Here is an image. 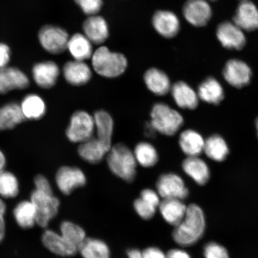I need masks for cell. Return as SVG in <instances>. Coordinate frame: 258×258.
<instances>
[{
    "instance_id": "6da1fadb",
    "label": "cell",
    "mask_w": 258,
    "mask_h": 258,
    "mask_svg": "<svg viewBox=\"0 0 258 258\" xmlns=\"http://www.w3.org/2000/svg\"><path fill=\"white\" fill-rule=\"evenodd\" d=\"M205 228L206 219L203 210L196 204L189 205L187 206L184 218L174 229L173 240L180 246H192L201 239Z\"/></svg>"
},
{
    "instance_id": "7a4b0ae2",
    "label": "cell",
    "mask_w": 258,
    "mask_h": 258,
    "mask_svg": "<svg viewBox=\"0 0 258 258\" xmlns=\"http://www.w3.org/2000/svg\"><path fill=\"white\" fill-rule=\"evenodd\" d=\"M92 69L99 76L112 79L120 77L127 69L128 60L124 54L102 46L91 57Z\"/></svg>"
},
{
    "instance_id": "3957f363",
    "label": "cell",
    "mask_w": 258,
    "mask_h": 258,
    "mask_svg": "<svg viewBox=\"0 0 258 258\" xmlns=\"http://www.w3.org/2000/svg\"><path fill=\"white\" fill-rule=\"evenodd\" d=\"M108 168L115 176L127 182H133L137 173V165L134 151L126 145H112L106 156Z\"/></svg>"
},
{
    "instance_id": "277c9868",
    "label": "cell",
    "mask_w": 258,
    "mask_h": 258,
    "mask_svg": "<svg viewBox=\"0 0 258 258\" xmlns=\"http://www.w3.org/2000/svg\"><path fill=\"white\" fill-rule=\"evenodd\" d=\"M150 117V122L154 130L166 136L175 135L183 124L182 115L162 102L153 105Z\"/></svg>"
},
{
    "instance_id": "5b68a950",
    "label": "cell",
    "mask_w": 258,
    "mask_h": 258,
    "mask_svg": "<svg viewBox=\"0 0 258 258\" xmlns=\"http://www.w3.org/2000/svg\"><path fill=\"white\" fill-rule=\"evenodd\" d=\"M95 120L93 115L84 110L74 112L71 116L66 135L68 140L74 144H81L94 137Z\"/></svg>"
},
{
    "instance_id": "8992f818",
    "label": "cell",
    "mask_w": 258,
    "mask_h": 258,
    "mask_svg": "<svg viewBox=\"0 0 258 258\" xmlns=\"http://www.w3.org/2000/svg\"><path fill=\"white\" fill-rule=\"evenodd\" d=\"M30 201L36 209L37 225L42 228H46L58 214L60 206L59 199L53 194L34 189L31 193Z\"/></svg>"
},
{
    "instance_id": "52a82bcc",
    "label": "cell",
    "mask_w": 258,
    "mask_h": 258,
    "mask_svg": "<svg viewBox=\"0 0 258 258\" xmlns=\"http://www.w3.org/2000/svg\"><path fill=\"white\" fill-rule=\"evenodd\" d=\"M38 37L41 46L47 52L59 54L67 50L70 35L62 28L46 25L40 29Z\"/></svg>"
},
{
    "instance_id": "ba28073f",
    "label": "cell",
    "mask_w": 258,
    "mask_h": 258,
    "mask_svg": "<svg viewBox=\"0 0 258 258\" xmlns=\"http://www.w3.org/2000/svg\"><path fill=\"white\" fill-rule=\"evenodd\" d=\"M157 192L163 199H185L189 191L184 181L175 173L161 175L156 183Z\"/></svg>"
},
{
    "instance_id": "9c48e42d",
    "label": "cell",
    "mask_w": 258,
    "mask_h": 258,
    "mask_svg": "<svg viewBox=\"0 0 258 258\" xmlns=\"http://www.w3.org/2000/svg\"><path fill=\"white\" fill-rule=\"evenodd\" d=\"M86 176L83 171L77 167L64 166L57 170L55 182L57 188L64 195L86 185Z\"/></svg>"
},
{
    "instance_id": "30bf717a",
    "label": "cell",
    "mask_w": 258,
    "mask_h": 258,
    "mask_svg": "<svg viewBox=\"0 0 258 258\" xmlns=\"http://www.w3.org/2000/svg\"><path fill=\"white\" fill-rule=\"evenodd\" d=\"M222 74L229 85L237 89L249 85L252 76L249 66L243 61L236 59L226 63Z\"/></svg>"
},
{
    "instance_id": "8fae6325",
    "label": "cell",
    "mask_w": 258,
    "mask_h": 258,
    "mask_svg": "<svg viewBox=\"0 0 258 258\" xmlns=\"http://www.w3.org/2000/svg\"><path fill=\"white\" fill-rule=\"evenodd\" d=\"M217 36L222 46L228 49L240 50L246 43L243 31L234 22H224L219 24Z\"/></svg>"
},
{
    "instance_id": "7c38bea8",
    "label": "cell",
    "mask_w": 258,
    "mask_h": 258,
    "mask_svg": "<svg viewBox=\"0 0 258 258\" xmlns=\"http://www.w3.org/2000/svg\"><path fill=\"white\" fill-rule=\"evenodd\" d=\"M93 70L86 61L73 59L63 64L62 74L64 80L73 86L87 85L92 78Z\"/></svg>"
},
{
    "instance_id": "4fadbf2b",
    "label": "cell",
    "mask_w": 258,
    "mask_h": 258,
    "mask_svg": "<svg viewBox=\"0 0 258 258\" xmlns=\"http://www.w3.org/2000/svg\"><path fill=\"white\" fill-rule=\"evenodd\" d=\"M32 74L34 82L38 87L44 89H49L56 85L59 78L60 69L54 61H43L34 64Z\"/></svg>"
},
{
    "instance_id": "5bb4252c",
    "label": "cell",
    "mask_w": 258,
    "mask_h": 258,
    "mask_svg": "<svg viewBox=\"0 0 258 258\" xmlns=\"http://www.w3.org/2000/svg\"><path fill=\"white\" fill-rule=\"evenodd\" d=\"M182 12L186 20L196 27H205L212 15L211 6L206 0H188Z\"/></svg>"
},
{
    "instance_id": "9a60e30c",
    "label": "cell",
    "mask_w": 258,
    "mask_h": 258,
    "mask_svg": "<svg viewBox=\"0 0 258 258\" xmlns=\"http://www.w3.org/2000/svg\"><path fill=\"white\" fill-rule=\"evenodd\" d=\"M41 241L48 251L57 256L71 257L78 253V247L69 243L60 233L48 229L42 234Z\"/></svg>"
},
{
    "instance_id": "2e32d148",
    "label": "cell",
    "mask_w": 258,
    "mask_h": 258,
    "mask_svg": "<svg viewBox=\"0 0 258 258\" xmlns=\"http://www.w3.org/2000/svg\"><path fill=\"white\" fill-rule=\"evenodd\" d=\"M30 80L26 74L16 67H6L0 69V93L6 94L14 90L28 88Z\"/></svg>"
},
{
    "instance_id": "e0dca14e",
    "label": "cell",
    "mask_w": 258,
    "mask_h": 258,
    "mask_svg": "<svg viewBox=\"0 0 258 258\" xmlns=\"http://www.w3.org/2000/svg\"><path fill=\"white\" fill-rule=\"evenodd\" d=\"M84 34L92 44L101 45L108 39L109 27L105 19L98 15L89 16L83 24Z\"/></svg>"
},
{
    "instance_id": "ac0fdd59",
    "label": "cell",
    "mask_w": 258,
    "mask_h": 258,
    "mask_svg": "<svg viewBox=\"0 0 258 258\" xmlns=\"http://www.w3.org/2000/svg\"><path fill=\"white\" fill-rule=\"evenodd\" d=\"M152 24L157 33L166 38L175 37L180 30L179 18L170 11H157L153 15Z\"/></svg>"
},
{
    "instance_id": "d6986e66",
    "label": "cell",
    "mask_w": 258,
    "mask_h": 258,
    "mask_svg": "<svg viewBox=\"0 0 258 258\" xmlns=\"http://www.w3.org/2000/svg\"><path fill=\"white\" fill-rule=\"evenodd\" d=\"M234 23L243 31L258 30V9L250 0L241 2L235 12Z\"/></svg>"
},
{
    "instance_id": "ffe728a7",
    "label": "cell",
    "mask_w": 258,
    "mask_h": 258,
    "mask_svg": "<svg viewBox=\"0 0 258 258\" xmlns=\"http://www.w3.org/2000/svg\"><path fill=\"white\" fill-rule=\"evenodd\" d=\"M95 125L96 138L109 150L112 146L114 121L111 115L104 109L96 111L93 115Z\"/></svg>"
},
{
    "instance_id": "44dd1931",
    "label": "cell",
    "mask_w": 258,
    "mask_h": 258,
    "mask_svg": "<svg viewBox=\"0 0 258 258\" xmlns=\"http://www.w3.org/2000/svg\"><path fill=\"white\" fill-rule=\"evenodd\" d=\"M144 81L147 89L157 96H165L171 89L168 76L160 69L151 68L144 74Z\"/></svg>"
},
{
    "instance_id": "7402d4cb",
    "label": "cell",
    "mask_w": 258,
    "mask_h": 258,
    "mask_svg": "<svg viewBox=\"0 0 258 258\" xmlns=\"http://www.w3.org/2000/svg\"><path fill=\"white\" fill-rule=\"evenodd\" d=\"M174 101L179 108L195 109L199 105L198 93L184 82H177L171 87Z\"/></svg>"
},
{
    "instance_id": "603a6c76",
    "label": "cell",
    "mask_w": 258,
    "mask_h": 258,
    "mask_svg": "<svg viewBox=\"0 0 258 258\" xmlns=\"http://www.w3.org/2000/svg\"><path fill=\"white\" fill-rule=\"evenodd\" d=\"M108 148L95 137L80 144L77 150L79 156L90 164L101 163L109 152Z\"/></svg>"
},
{
    "instance_id": "cb8c5ba5",
    "label": "cell",
    "mask_w": 258,
    "mask_h": 258,
    "mask_svg": "<svg viewBox=\"0 0 258 258\" xmlns=\"http://www.w3.org/2000/svg\"><path fill=\"white\" fill-rule=\"evenodd\" d=\"M159 208L161 217L164 220L175 227L184 218L187 206L182 200L163 199L160 203Z\"/></svg>"
},
{
    "instance_id": "d4e9b609",
    "label": "cell",
    "mask_w": 258,
    "mask_h": 258,
    "mask_svg": "<svg viewBox=\"0 0 258 258\" xmlns=\"http://www.w3.org/2000/svg\"><path fill=\"white\" fill-rule=\"evenodd\" d=\"M13 216L16 224L23 230H30L37 225L36 209L30 199L19 202L13 210Z\"/></svg>"
},
{
    "instance_id": "484cf974",
    "label": "cell",
    "mask_w": 258,
    "mask_h": 258,
    "mask_svg": "<svg viewBox=\"0 0 258 258\" xmlns=\"http://www.w3.org/2000/svg\"><path fill=\"white\" fill-rule=\"evenodd\" d=\"M182 169L187 175L200 185H205L211 177V172L208 164L199 156L187 157L183 161Z\"/></svg>"
},
{
    "instance_id": "4316f807",
    "label": "cell",
    "mask_w": 258,
    "mask_h": 258,
    "mask_svg": "<svg viewBox=\"0 0 258 258\" xmlns=\"http://www.w3.org/2000/svg\"><path fill=\"white\" fill-rule=\"evenodd\" d=\"M67 50L73 59L86 61L93 55V44L84 34L76 33L70 37Z\"/></svg>"
},
{
    "instance_id": "83f0119b",
    "label": "cell",
    "mask_w": 258,
    "mask_h": 258,
    "mask_svg": "<svg viewBox=\"0 0 258 258\" xmlns=\"http://www.w3.org/2000/svg\"><path fill=\"white\" fill-rule=\"evenodd\" d=\"M205 143L202 135L191 129L182 132L179 138L180 149L188 157L200 156L204 150Z\"/></svg>"
},
{
    "instance_id": "f1b7e54d",
    "label": "cell",
    "mask_w": 258,
    "mask_h": 258,
    "mask_svg": "<svg viewBox=\"0 0 258 258\" xmlns=\"http://www.w3.org/2000/svg\"><path fill=\"white\" fill-rule=\"evenodd\" d=\"M198 95L203 101L218 105L224 98V90L217 79L209 77L200 85Z\"/></svg>"
},
{
    "instance_id": "f546056e",
    "label": "cell",
    "mask_w": 258,
    "mask_h": 258,
    "mask_svg": "<svg viewBox=\"0 0 258 258\" xmlns=\"http://www.w3.org/2000/svg\"><path fill=\"white\" fill-rule=\"evenodd\" d=\"M26 120L20 105L11 102L0 108V132L11 130Z\"/></svg>"
},
{
    "instance_id": "4dcf8cb0",
    "label": "cell",
    "mask_w": 258,
    "mask_h": 258,
    "mask_svg": "<svg viewBox=\"0 0 258 258\" xmlns=\"http://www.w3.org/2000/svg\"><path fill=\"white\" fill-rule=\"evenodd\" d=\"M83 258H111L108 244L98 238L86 237L78 248Z\"/></svg>"
},
{
    "instance_id": "1f68e13d",
    "label": "cell",
    "mask_w": 258,
    "mask_h": 258,
    "mask_svg": "<svg viewBox=\"0 0 258 258\" xmlns=\"http://www.w3.org/2000/svg\"><path fill=\"white\" fill-rule=\"evenodd\" d=\"M26 120H37L43 118L47 108L43 98L36 94L26 96L20 105Z\"/></svg>"
},
{
    "instance_id": "d6a6232c",
    "label": "cell",
    "mask_w": 258,
    "mask_h": 258,
    "mask_svg": "<svg viewBox=\"0 0 258 258\" xmlns=\"http://www.w3.org/2000/svg\"><path fill=\"white\" fill-rule=\"evenodd\" d=\"M203 152L210 159L221 162L227 159L230 150L223 138L213 135L205 141Z\"/></svg>"
},
{
    "instance_id": "836d02e7",
    "label": "cell",
    "mask_w": 258,
    "mask_h": 258,
    "mask_svg": "<svg viewBox=\"0 0 258 258\" xmlns=\"http://www.w3.org/2000/svg\"><path fill=\"white\" fill-rule=\"evenodd\" d=\"M134 154L137 163L145 168L154 166L159 161V154L156 148L148 142L138 143L135 147Z\"/></svg>"
},
{
    "instance_id": "e575fe53",
    "label": "cell",
    "mask_w": 258,
    "mask_h": 258,
    "mask_svg": "<svg viewBox=\"0 0 258 258\" xmlns=\"http://www.w3.org/2000/svg\"><path fill=\"white\" fill-rule=\"evenodd\" d=\"M20 192L18 177L10 171H0V198L12 199L17 198Z\"/></svg>"
},
{
    "instance_id": "d590c367",
    "label": "cell",
    "mask_w": 258,
    "mask_h": 258,
    "mask_svg": "<svg viewBox=\"0 0 258 258\" xmlns=\"http://www.w3.org/2000/svg\"><path fill=\"white\" fill-rule=\"evenodd\" d=\"M60 232L64 239L78 248L86 238L85 230L80 226L70 221H63L61 223Z\"/></svg>"
},
{
    "instance_id": "8d00e7d4",
    "label": "cell",
    "mask_w": 258,
    "mask_h": 258,
    "mask_svg": "<svg viewBox=\"0 0 258 258\" xmlns=\"http://www.w3.org/2000/svg\"><path fill=\"white\" fill-rule=\"evenodd\" d=\"M134 207L137 214L144 220L152 219L157 210L156 207L141 198L135 200Z\"/></svg>"
},
{
    "instance_id": "74e56055",
    "label": "cell",
    "mask_w": 258,
    "mask_h": 258,
    "mask_svg": "<svg viewBox=\"0 0 258 258\" xmlns=\"http://www.w3.org/2000/svg\"><path fill=\"white\" fill-rule=\"evenodd\" d=\"M84 14L88 16L96 15L101 11L102 0H74Z\"/></svg>"
},
{
    "instance_id": "f35d334b",
    "label": "cell",
    "mask_w": 258,
    "mask_h": 258,
    "mask_svg": "<svg viewBox=\"0 0 258 258\" xmlns=\"http://www.w3.org/2000/svg\"><path fill=\"white\" fill-rule=\"evenodd\" d=\"M205 258H230L226 248L215 242H210L204 248Z\"/></svg>"
},
{
    "instance_id": "ab89813d",
    "label": "cell",
    "mask_w": 258,
    "mask_h": 258,
    "mask_svg": "<svg viewBox=\"0 0 258 258\" xmlns=\"http://www.w3.org/2000/svg\"><path fill=\"white\" fill-rule=\"evenodd\" d=\"M35 189L38 191L53 194L52 188L48 180L43 175H37L34 177Z\"/></svg>"
},
{
    "instance_id": "60d3db41",
    "label": "cell",
    "mask_w": 258,
    "mask_h": 258,
    "mask_svg": "<svg viewBox=\"0 0 258 258\" xmlns=\"http://www.w3.org/2000/svg\"><path fill=\"white\" fill-rule=\"evenodd\" d=\"M140 198L153 205L155 207L159 208L160 201V197L157 192L154 190L147 188L141 191Z\"/></svg>"
},
{
    "instance_id": "b9f144b4",
    "label": "cell",
    "mask_w": 258,
    "mask_h": 258,
    "mask_svg": "<svg viewBox=\"0 0 258 258\" xmlns=\"http://www.w3.org/2000/svg\"><path fill=\"white\" fill-rule=\"evenodd\" d=\"M6 212H7V205H6L5 200L0 198V243L4 240L6 235L5 215Z\"/></svg>"
},
{
    "instance_id": "7bdbcfd3",
    "label": "cell",
    "mask_w": 258,
    "mask_h": 258,
    "mask_svg": "<svg viewBox=\"0 0 258 258\" xmlns=\"http://www.w3.org/2000/svg\"><path fill=\"white\" fill-rule=\"evenodd\" d=\"M11 55V48L8 45L0 42V69L8 66Z\"/></svg>"
},
{
    "instance_id": "ee69618b",
    "label": "cell",
    "mask_w": 258,
    "mask_h": 258,
    "mask_svg": "<svg viewBox=\"0 0 258 258\" xmlns=\"http://www.w3.org/2000/svg\"><path fill=\"white\" fill-rule=\"evenodd\" d=\"M143 258H167L166 254L157 247H149L143 251Z\"/></svg>"
},
{
    "instance_id": "f6af8a7d",
    "label": "cell",
    "mask_w": 258,
    "mask_h": 258,
    "mask_svg": "<svg viewBox=\"0 0 258 258\" xmlns=\"http://www.w3.org/2000/svg\"><path fill=\"white\" fill-rule=\"evenodd\" d=\"M167 258H191L186 251L174 249L170 250L166 254Z\"/></svg>"
},
{
    "instance_id": "bcb514c9",
    "label": "cell",
    "mask_w": 258,
    "mask_h": 258,
    "mask_svg": "<svg viewBox=\"0 0 258 258\" xmlns=\"http://www.w3.org/2000/svg\"><path fill=\"white\" fill-rule=\"evenodd\" d=\"M126 254L128 258H143V251L138 249H128Z\"/></svg>"
},
{
    "instance_id": "7dc6e473",
    "label": "cell",
    "mask_w": 258,
    "mask_h": 258,
    "mask_svg": "<svg viewBox=\"0 0 258 258\" xmlns=\"http://www.w3.org/2000/svg\"><path fill=\"white\" fill-rule=\"evenodd\" d=\"M6 166V158L4 153L0 150V171L5 170Z\"/></svg>"
},
{
    "instance_id": "c3c4849f",
    "label": "cell",
    "mask_w": 258,
    "mask_h": 258,
    "mask_svg": "<svg viewBox=\"0 0 258 258\" xmlns=\"http://www.w3.org/2000/svg\"><path fill=\"white\" fill-rule=\"evenodd\" d=\"M255 125H256V132H257V137H258V117L256 119Z\"/></svg>"
},
{
    "instance_id": "681fc988",
    "label": "cell",
    "mask_w": 258,
    "mask_h": 258,
    "mask_svg": "<svg viewBox=\"0 0 258 258\" xmlns=\"http://www.w3.org/2000/svg\"><path fill=\"white\" fill-rule=\"evenodd\" d=\"M241 2H243V1H247V0H240Z\"/></svg>"
},
{
    "instance_id": "f907efd6",
    "label": "cell",
    "mask_w": 258,
    "mask_h": 258,
    "mask_svg": "<svg viewBox=\"0 0 258 258\" xmlns=\"http://www.w3.org/2000/svg\"><path fill=\"white\" fill-rule=\"evenodd\" d=\"M211 1H216V0H211Z\"/></svg>"
}]
</instances>
